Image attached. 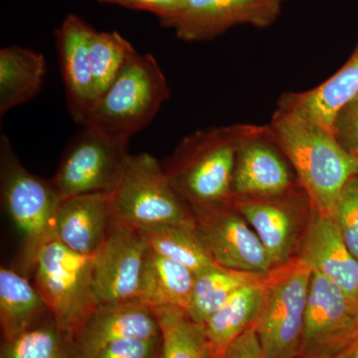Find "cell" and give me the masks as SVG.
Listing matches in <instances>:
<instances>
[{
  "mask_svg": "<svg viewBox=\"0 0 358 358\" xmlns=\"http://www.w3.org/2000/svg\"><path fill=\"white\" fill-rule=\"evenodd\" d=\"M312 268L299 258L271 272L255 327L266 358H296L300 352Z\"/></svg>",
  "mask_w": 358,
  "mask_h": 358,
  "instance_id": "7",
  "label": "cell"
},
{
  "mask_svg": "<svg viewBox=\"0 0 358 358\" xmlns=\"http://www.w3.org/2000/svg\"><path fill=\"white\" fill-rule=\"evenodd\" d=\"M43 298L27 277L0 268V324L3 339L13 338L50 315Z\"/></svg>",
  "mask_w": 358,
  "mask_h": 358,
  "instance_id": "23",
  "label": "cell"
},
{
  "mask_svg": "<svg viewBox=\"0 0 358 358\" xmlns=\"http://www.w3.org/2000/svg\"><path fill=\"white\" fill-rule=\"evenodd\" d=\"M169 96L171 89L154 56L136 52L99 99L84 126L131 138L152 121Z\"/></svg>",
  "mask_w": 358,
  "mask_h": 358,
  "instance_id": "5",
  "label": "cell"
},
{
  "mask_svg": "<svg viewBox=\"0 0 358 358\" xmlns=\"http://www.w3.org/2000/svg\"><path fill=\"white\" fill-rule=\"evenodd\" d=\"M268 133L291 162L310 208L331 214L346 182L358 173V157L339 145L331 131L278 108Z\"/></svg>",
  "mask_w": 358,
  "mask_h": 358,
  "instance_id": "1",
  "label": "cell"
},
{
  "mask_svg": "<svg viewBox=\"0 0 358 358\" xmlns=\"http://www.w3.org/2000/svg\"><path fill=\"white\" fill-rule=\"evenodd\" d=\"M271 272L238 289L234 296L205 322L209 358H223L233 341L254 326L262 310Z\"/></svg>",
  "mask_w": 358,
  "mask_h": 358,
  "instance_id": "20",
  "label": "cell"
},
{
  "mask_svg": "<svg viewBox=\"0 0 358 358\" xmlns=\"http://www.w3.org/2000/svg\"><path fill=\"white\" fill-rule=\"evenodd\" d=\"M357 157H358V155H357Z\"/></svg>",
  "mask_w": 358,
  "mask_h": 358,
  "instance_id": "36",
  "label": "cell"
},
{
  "mask_svg": "<svg viewBox=\"0 0 358 358\" xmlns=\"http://www.w3.org/2000/svg\"><path fill=\"white\" fill-rule=\"evenodd\" d=\"M99 2L126 7L134 10L148 11L159 16V20L178 13L185 0H98Z\"/></svg>",
  "mask_w": 358,
  "mask_h": 358,
  "instance_id": "32",
  "label": "cell"
},
{
  "mask_svg": "<svg viewBox=\"0 0 358 358\" xmlns=\"http://www.w3.org/2000/svg\"><path fill=\"white\" fill-rule=\"evenodd\" d=\"M306 193L296 188L279 196L234 199L233 206L255 231L274 268L291 261L296 234V207Z\"/></svg>",
  "mask_w": 358,
  "mask_h": 358,
  "instance_id": "17",
  "label": "cell"
},
{
  "mask_svg": "<svg viewBox=\"0 0 358 358\" xmlns=\"http://www.w3.org/2000/svg\"><path fill=\"white\" fill-rule=\"evenodd\" d=\"M358 94V42L343 67L315 88L282 94L277 107L331 131L334 115Z\"/></svg>",
  "mask_w": 358,
  "mask_h": 358,
  "instance_id": "19",
  "label": "cell"
},
{
  "mask_svg": "<svg viewBox=\"0 0 358 358\" xmlns=\"http://www.w3.org/2000/svg\"><path fill=\"white\" fill-rule=\"evenodd\" d=\"M94 31L81 17L68 14L55 32L68 109L73 120L82 126L96 103L90 57Z\"/></svg>",
  "mask_w": 358,
  "mask_h": 358,
  "instance_id": "15",
  "label": "cell"
},
{
  "mask_svg": "<svg viewBox=\"0 0 358 358\" xmlns=\"http://www.w3.org/2000/svg\"><path fill=\"white\" fill-rule=\"evenodd\" d=\"M162 336L155 338H131L105 346L94 358H159Z\"/></svg>",
  "mask_w": 358,
  "mask_h": 358,
  "instance_id": "30",
  "label": "cell"
},
{
  "mask_svg": "<svg viewBox=\"0 0 358 358\" xmlns=\"http://www.w3.org/2000/svg\"><path fill=\"white\" fill-rule=\"evenodd\" d=\"M346 358H358V341L355 345L353 346L352 352H350V355Z\"/></svg>",
  "mask_w": 358,
  "mask_h": 358,
  "instance_id": "34",
  "label": "cell"
},
{
  "mask_svg": "<svg viewBox=\"0 0 358 358\" xmlns=\"http://www.w3.org/2000/svg\"><path fill=\"white\" fill-rule=\"evenodd\" d=\"M346 246L358 261V173L346 182L331 212Z\"/></svg>",
  "mask_w": 358,
  "mask_h": 358,
  "instance_id": "29",
  "label": "cell"
},
{
  "mask_svg": "<svg viewBox=\"0 0 358 358\" xmlns=\"http://www.w3.org/2000/svg\"><path fill=\"white\" fill-rule=\"evenodd\" d=\"M189 268L148 248L138 296L150 308L174 307L186 310L194 286Z\"/></svg>",
  "mask_w": 358,
  "mask_h": 358,
  "instance_id": "21",
  "label": "cell"
},
{
  "mask_svg": "<svg viewBox=\"0 0 358 358\" xmlns=\"http://www.w3.org/2000/svg\"><path fill=\"white\" fill-rule=\"evenodd\" d=\"M190 208L200 237L218 265L256 274L274 270L262 242L232 202Z\"/></svg>",
  "mask_w": 358,
  "mask_h": 358,
  "instance_id": "10",
  "label": "cell"
},
{
  "mask_svg": "<svg viewBox=\"0 0 358 358\" xmlns=\"http://www.w3.org/2000/svg\"><path fill=\"white\" fill-rule=\"evenodd\" d=\"M268 274L241 272L220 265L209 268L195 275L192 299L186 313L194 322L204 324L238 289Z\"/></svg>",
  "mask_w": 358,
  "mask_h": 358,
  "instance_id": "25",
  "label": "cell"
},
{
  "mask_svg": "<svg viewBox=\"0 0 358 358\" xmlns=\"http://www.w3.org/2000/svg\"><path fill=\"white\" fill-rule=\"evenodd\" d=\"M358 341V307L336 282L313 272L299 358H346Z\"/></svg>",
  "mask_w": 358,
  "mask_h": 358,
  "instance_id": "9",
  "label": "cell"
},
{
  "mask_svg": "<svg viewBox=\"0 0 358 358\" xmlns=\"http://www.w3.org/2000/svg\"><path fill=\"white\" fill-rule=\"evenodd\" d=\"M44 56L32 49L8 46L0 51V115L29 102L43 86Z\"/></svg>",
  "mask_w": 358,
  "mask_h": 358,
  "instance_id": "22",
  "label": "cell"
},
{
  "mask_svg": "<svg viewBox=\"0 0 358 358\" xmlns=\"http://www.w3.org/2000/svg\"><path fill=\"white\" fill-rule=\"evenodd\" d=\"M287 157L273 140L267 126L245 141L236 155L232 192L234 199L279 196L294 188Z\"/></svg>",
  "mask_w": 358,
  "mask_h": 358,
  "instance_id": "13",
  "label": "cell"
},
{
  "mask_svg": "<svg viewBox=\"0 0 358 358\" xmlns=\"http://www.w3.org/2000/svg\"><path fill=\"white\" fill-rule=\"evenodd\" d=\"M296 358H299V357H296Z\"/></svg>",
  "mask_w": 358,
  "mask_h": 358,
  "instance_id": "37",
  "label": "cell"
},
{
  "mask_svg": "<svg viewBox=\"0 0 358 358\" xmlns=\"http://www.w3.org/2000/svg\"><path fill=\"white\" fill-rule=\"evenodd\" d=\"M93 261V256L78 254L54 240L40 250L35 264V287L57 326L73 341L99 305Z\"/></svg>",
  "mask_w": 358,
  "mask_h": 358,
  "instance_id": "6",
  "label": "cell"
},
{
  "mask_svg": "<svg viewBox=\"0 0 358 358\" xmlns=\"http://www.w3.org/2000/svg\"><path fill=\"white\" fill-rule=\"evenodd\" d=\"M148 249L189 268L195 275L218 266L196 225H166L141 230Z\"/></svg>",
  "mask_w": 358,
  "mask_h": 358,
  "instance_id": "24",
  "label": "cell"
},
{
  "mask_svg": "<svg viewBox=\"0 0 358 358\" xmlns=\"http://www.w3.org/2000/svg\"><path fill=\"white\" fill-rule=\"evenodd\" d=\"M223 358H266L255 327H249L236 341H233Z\"/></svg>",
  "mask_w": 358,
  "mask_h": 358,
  "instance_id": "33",
  "label": "cell"
},
{
  "mask_svg": "<svg viewBox=\"0 0 358 358\" xmlns=\"http://www.w3.org/2000/svg\"><path fill=\"white\" fill-rule=\"evenodd\" d=\"M0 358H77L74 341L49 315L13 338L3 339Z\"/></svg>",
  "mask_w": 358,
  "mask_h": 358,
  "instance_id": "27",
  "label": "cell"
},
{
  "mask_svg": "<svg viewBox=\"0 0 358 358\" xmlns=\"http://www.w3.org/2000/svg\"><path fill=\"white\" fill-rule=\"evenodd\" d=\"M129 138L84 126L71 141L52 179L61 200L114 187L128 157Z\"/></svg>",
  "mask_w": 358,
  "mask_h": 358,
  "instance_id": "8",
  "label": "cell"
},
{
  "mask_svg": "<svg viewBox=\"0 0 358 358\" xmlns=\"http://www.w3.org/2000/svg\"><path fill=\"white\" fill-rule=\"evenodd\" d=\"M147 251L140 229L112 221L93 256L94 288L99 303L136 299Z\"/></svg>",
  "mask_w": 358,
  "mask_h": 358,
  "instance_id": "12",
  "label": "cell"
},
{
  "mask_svg": "<svg viewBox=\"0 0 358 358\" xmlns=\"http://www.w3.org/2000/svg\"><path fill=\"white\" fill-rule=\"evenodd\" d=\"M286 0H185L178 13L159 20L185 42L215 39L231 28L274 24Z\"/></svg>",
  "mask_w": 358,
  "mask_h": 358,
  "instance_id": "11",
  "label": "cell"
},
{
  "mask_svg": "<svg viewBox=\"0 0 358 358\" xmlns=\"http://www.w3.org/2000/svg\"><path fill=\"white\" fill-rule=\"evenodd\" d=\"M355 303H357V307H358V293H357V299H355Z\"/></svg>",
  "mask_w": 358,
  "mask_h": 358,
  "instance_id": "35",
  "label": "cell"
},
{
  "mask_svg": "<svg viewBox=\"0 0 358 358\" xmlns=\"http://www.w3.org/2000/svg\"><path fill=\"white\" fill-rule=\"evenodd\" d=\"M112 221L109 192L70 197L59 205L55 240L78 254L94 256L105 240Z\"/></svg>",
  "mask_w": 358,
  "mask_h": 358,
  "instance_id": "18",
  "label": "cell"
},
{
  "mask_svg": "<svg viewBox=\"0 0 358 358\" xmlns=\"http://www.w3.org/2000/svg\"><path fill=\"white\" fill-rule=\"evenodd\" d=\"M0 189L4 208L21 236L20 267L34 272L40 250L55 240L56 216L62 200L52 181L28 171L6 136L0 138Z\"/></svg>",
  "mask_w": 358,
  "mask_h": 358,
  "instance_id": "3",
  "label": "cell"
},
{
  "mask_svg": "<svg viewBox=\"0 0 358 358\" xmlns=\"http://www.w3.org/2000/svg\"><path fill=\"white\" fill-rule=\"evenodd\" d=\"M160 336L154 312L138 299L99 303L74 339L75 352L77 358H94L115 341Z\"/></svg>",
  "mask_w": 358,
  "mask_h": 358,
  "instance_id": "14",
  "label": "cell"
},
{
  "mask_svg": "<svg viewBox=\"0 0 358 358\" xmlns=\"http://www.w3.org/2000/svg\"><path fill=\"white\" fill-rule=\"evenodd\" d=\"M263 127L235 124L185 136L164 167L178 194L190 207L232 202L238 150Z\"/></svg>",
  "mask_w": 358,
  "mask_h": 358,
  "instance_id": "2",
  "label": "cell"
},
{
  "mask_svg": "<svg viewBox=\"0 0 358 358\" xmlns=\"http://www.w3.org/2000/svg\"><path fill=\"white\" fill-rule=\"evenodd\" d=\"M136 53L133 45L117 31L93 32L90 42V57L96 102Z\"/></svg>",
  "mask_w": 358,
  "mask_h": 358,
  "instance_id": "28",
  "label": "cell"
},
{
  "mask_svg": "<svg viewBox=\"0 0 358 358\" xmlns=\"http://www.w3.org/2000/svg\"><path fill=\"white\" fill-rule=\"evenodd\" d=\"M162 333L159 358H209L204 324L192 320L183 308H152Z\"/></svg>",
  "mask_w": 358,
  "mask_h": 358,
  "instance_id": "26",
  "label": "cell"
},
{
  "mask_svg": "<svg viewBox=\"0 0 358 358\" xmlns=\"http://www.w3.org/2000/svg\"><path fill=\"white\" fill-rule=\"evenodd\" d=\"M331 133L345 150L358 155V94L334 115Z\"/></svg>",
  "mask_w": 358,
  "mask_h": 358,
  "instance_id": "31",
  "label": "cell"
},
{
  "mask_svg": "<svg viewBox=\"0 0 358 358\" xmlns=\"http://www.w3.org/2000/svg\"><path fill=\"white\" fill-rule=\"evenodd\" d=\"M298 258L313 272L336 282L348 298L355 301L358 293V261L346 246L331 214L310 209Z\"/></svg>",
  "mask_w": 358,
  "mask_h": 358,
  "instance_id": "16",
  "label": "cell"
},
{
  "mask_svg": "<svg viewBox=\"0 0 358 358\" xmlns=\"http://www.w3.org/2000/svg\"><path fill=\"white\" fill-rule=\"evenodd\" d=\"M115 222L136 229L166 225H194L192 208L152 155H129L109 192Z\"/></svg>",
  "mask_w": 358,
  "mask_h": 358,
  "instance_id": "4",
  "label": "cell"
}]
</instances>
